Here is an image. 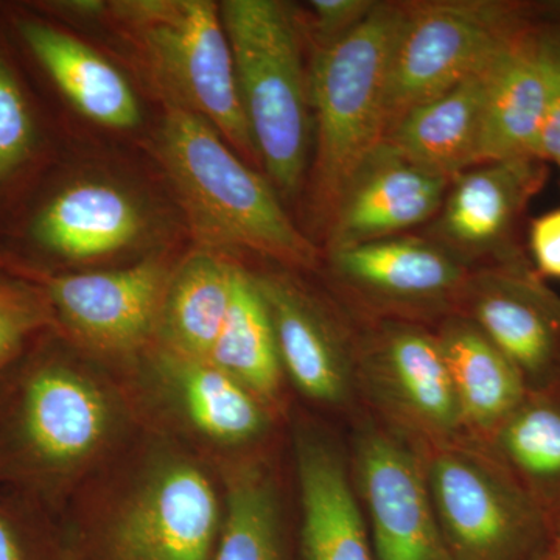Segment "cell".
<instances>
[{"label": "cell", "instance_id": "obj_1", "mask_svg": "<svg viewBox=\"0 0 560 560\" xmlns=\"http://www.w3.org/2000/svg\"><path fill=\"white\" fill-rule=\"evenodd\" d=\"M124 419L94 372L57 350L25 349L0 374V488L49 510L110 451Z\"/></svg>", "mask_w": 560, "mask_h": 560}, {"label": "cell", "instance_id": "obj_2", "mask_svg": "<svg viewBox=\"0 0 560 560\" xmlns=\"http://www.w3.org/2000/svg\"><path fill=\"white\" fill-rule=\"evenodd\" d=\"M156 145L191 228L210 249L249 250L298 270L319 264L318 246L290 219L270 180L208 120L167 103Z\"/></svg>", "mask_w": 560, "mask_h": 560}, {"label": "cell", "instance_id": "obj_3", "mask_svg": "<svg viewBox=\"0 0 560 560\" xmlns=\"http://www.w3.org/2000/svg\"><path fill=\"white\" fill-rule=\"evenodd\" d=\"M405 10L407 3L377 2L353 31L313 51L311 210L324 231L346 184L385 139L390 54Z\"/></svg>", "mask_w": 560, "mask_h": 560}, {"label": "cell", "instance_id": "obj_4", "mask_svg": "<svg viewBox=\"0 0 560 560\" xmlns=\"http://www.w3.org/2000/svg\"><path fill=\"white\" fill-rule=\"evenodd\" d=\"M220 13L260 165L279 197L290 200L304 184L311 153V80L301 22L278 0H224Z\"/></svg>", "mask_w": 560, "mask_h": 560}, {"label": "cell", "instance_id": "obj_5", "mask_svg": "<svg viewBox=\"0 0 560 560\" xmlns=\"http://www.w3.org/2000/svg\"><path fill=\"white\" fill-rule=\"evenodd\" d=\"M127 25L168 105L208 120L238 156L260 165L243 114L220 3L209 0H125L110 3Z\"/></svg>", "mask_w": 560, "mask_h": 560}, {"label": "cell", "instance_id": "obj_6", "mask_svg": "<svg viewBox=\"0 0 560 560\" xmlns=\"http://www.w3.org/2000/svg\"><path fill=\"white\" fill-rule=\"evenodd\" d=\"M537 20L525 3L438 0L407 3L390 54L385 136L423 103L486 68Z\"/></svg>", "mask_w": 560, "mask_h": 560}, {"label": "cell", "instance_id": "obj_7", "mask_svg": "<svg viewBox=\"0 0 560 560\" xmlns=\"http://www.w3.org/2000/svg\"><path fill=\"white\" fill-rule=\"evenodd\" d=\"M452 560H539L550 523L499 460L441 448L425 469Z\"/></svg>", "mask_w": 560, "mask_h": 560}, {"label": "cell", "instance_id": "obj_8", "mask_svg": "<svg viewBox=\"0 0 560 560\" xmlns=\"http://www.w3.org/2000/svg\"><path fill=\"white\" fill-rule=\"evenodd\" d=\"M221 510L197 460L165 452L139 471L103 526V560H213Z\"/></svg>", "mask_w": 560, "mask_h": 560}, {"label": "cell", "instance_id": "obj_9", "mask_svg": "<svg viewBox=\"0 0 560 560\" xmlns=\"http://www.w3.org/2000/svg\"><path fill=\"white\" fill-rule=\"evenodd\" d=\"M331 278L372 312L404 318L455 315L471 267L427 235H396L327 250Z\"/></svg>", "mask_w": 560, "mask_h": 560}, {"label": "cell", "instance_id": "obj_10", "mask_svg": "<svg viewBox=\"0 0 560 560\" xmlns=\"http://www.w3.org/2000/svg\"><path fill=\"white\" fill-rule=\"evenodd\" d=\"M460 308L517 368L530 393L559 385L560 296L526 256L471 271Z\"/></svg>", "mask_w": 560, "mask_h": 560}, {"label": "cell", "instance_id": "obj_11", "mask_svg": "<svg viewBox=\"0 0 560 560\" xmlns=\"http://www.w3.org/2000/svg\"><path fill=\"white\" fill-rule=\"evenodd\" d=\"M357 372L390 418L431 441L466 425L436 335L408 320L383 323L361 346Z\"/></svg>", "mask_w": 560, "mask_h": 560}, {"label": "cell", "instance_id": "obj_12", "mask_svg": "<svg viewBox=\"0 0 560 560\" xmlns=\"http://www.w3.org/2000/svg\"><path fill=\"white\" fill-rule=\"evenodd\" d=\"M172 270L147 259L124 270L44 275L57 323L88 348L105 355H131L156 335L162 298Z\"/></svg>", "mask_w": 560, "mask_h": 560}, {"label": "cell", "instance_id": "obj_13", "mask_svg": "<svg viewBox=\"0 0 560 560\" xmlns=\"http://www.w3.org/2000/svg\"><path fill=\"white\" fill-rule=\"evenodd\" d=\"M548 173L539 158L486 162L460 173L452 179L427 237L470 267L478 260L503 264L525 256L515 231Z\"/></svg>", "mask_w": 560, "mask_h": 560}, {"label": "cell", "instance_id": "obj_14", "mask_svg": "<svg viewBox=\"0 0 560 560\" xmlns=\"http://www.w3.org/2000/svg\"><path fill=\"white\" fill-rule=\"evenodd\" d=\"M355 469L377 560H452L425 469L407 445L383 431H363Z\"/></svg>", "mask_w": 560, "mask_h": 560}, {"label": "cell", "instance_id": "obj_15", "mask_svg": "<svg viewBox=\"0 0 560 560\" xmlns=\"http://www.w3.org/2000/svg\"><path fill=\"white\" fill-rule=\"evenodd\" d=\"M451 183L383 139L346 184L326 230V249L396 237L433 220Z\"/></svg>", "mask_w": 560, "mask_h": 560}, {"label": "cell", "instance_id": "obj_16", "mask_svg": "<svg viewBox=\"0 0 560 560\" xmlns=\"http://www.w3.org/2000/svg\"><path fill=\"white\" fill-rule=\"evenodd\" d=\"M268 313L282 370L308 399L338 405L348 399L357 355L340 324L287 275H253Z\"/></svg>", "mask_w": 560, "mask_h": 560}, {"label": "cell", "instance_id": "obj_17", "mask_svg": "<svg viewBox=\"0 0 560 560\" xmlns=\"http://www.w3.org/2000/svg\"><path fill=\"white\" fill-rule=\"evenodd\" d=\"M300 481L304 560H374L348 467L337 445L319 431L300 429L294 440Z\"/></svg>", "mask_w": 560, "mask_h": 560}, {"label": "cell", "instance_id": "obj_18", "mask_svg": "<svg viewBox=\"0 0 560 560\" xmlns=\"http://www.w3.org/2000/svg\"><path fill=\"white\" fill-rule=\"evenodd\" d=\"M541 31L544 21L537 18L493 61L486 94L482 164L541 160V124L548 97Z\"/></svg>", "mask_w": 560, "mask_h": 560}, {"label": "cell", "instance_id": "obj_19", "mask_svg": "<svg viewBox=\"0 0 560 560\" xmlns=\"http://www.w3.org/2000/svg\"><path fill=\"white\" fill-rule=\"evenodd\" d=\"M154 366L176 415L210 444L242 447L267 430L264 401L209 360L160 348Z\"/></svg>", "mask_w": 560, "mask_h": 560}, {"label": "cell", "instance_id": "obj_20", "mask_svg": "<svg viewBox=\"0 0 560 560\" xmlns=\"http://www.w3.org/2000/svg\"><path fill=\"white\" fill-rule=\"evenodd\" d=\"M497 57L458 86L410 110L385 140L415 164L451 180L481 165L486 94Z\"/></svg>", "mask_w": 560, "mask_h": 560}, {"label": "cell", "instance_id": "obj_21", "mask_svg": "<svg viewBox=\"0 0 560 560\" xmlns=\"http://www.w3.org/2000/svg\"><path fill=\"white\" fill-rule=\"evenodd\" d=\"M142 231V212L130 195L102 180L66 187L40 210L32 228L40 248L72 261L119 253Z\"/></svg>", "mask_w": 560, "mask_h": 560}, {"label": "cell", "instance_id": "obj_22", "mask_svg": "<svg viewBox=\"0 0 560 560\" xmlns=\"http://www.w3.org/2000/svg\"><path fill=\"white\" fill-rule=\"evenodd\" d=\"M21 35L58 90L86 119L114 130L139 125L140 106L131 84L103 55L43 22H22Z\"/></svg>", "mask_w": 560, "mask_h": 560}, {"label": "cell", "instance_id": "obj_23", "mask_svg": "<svg viewBox=\"0 0 560 560\" xmlns=\"http://www.w3.org/2000/svg\"><path fill=\"white\" fill-rule=\"evenodd\" d=\"M436 337L464 422L493 434L529 394L521 372L463 313L447 316Z\"/></svg>", "mask_w": 560, "mask_h": 560}, {"label": "cell", "instance_id": "obj_24", "mask_svg": "<svg viewBox=\"0 0 560 560\" xmlns=\"http://www.w3.org/2000/svg\"><path fill=\"white\" fill-rule=\"evenodd\" d=\"M235 267L215 249L205 248L172 270L156 326L162 349L209 359L230 308Z\"/></svg>", "mask_w": 560, "mask_h": 560}, {"label": "cell", "instance_id": "obj_25", "mask_svg": "<svg viewBox=\"0 0 560 560\" xmlns=\"http://www.w3.org/2000/svg\"><path fill=\"white\" fill-rule=\"evenodd\" d=\"M499 463L547 515L560 514V388L537 390L493 431Z\"/></svg>", "mask_w": 560, "mask_h": 560}, {"label": "cell", "instance_id": "obj_26", "mask_svg": "<svg viewBox=\"0 0 560 560\" xmlns=\"http://www.w3.org/2000/svg\"><path fill=\"white\" fill-rule=\"evenodd\" d=\"M208 360L261 401L278 397L282 364L270 313L254 276L241 265L235 267L230 308Z\"/></svg>", "mask_w": 560, "mask_h": 560}, {"label": "cell", "instance_id": "obj_27", "mask_svg": "<svg viewBox=\"0 0 560 560\" xmlns=\"http://www.w3.org/2000/svg\"><path fill=\"white\" fill-rule=\"evenodd\" d=\"M213 560H283L279 497L260 467L241 466L228 474Z\"/></svg>", "mask_w": 560, "mask_h": 560}, {"label": "cell", "instance_id": "obj_28", "mask_svg": "<svg viewBox=\"0 0 560 560\" xmlns=\"http://www.w3.org/2000/svg\"><path fill=\"white\" fill-rule=\"evenodd\" d=\"M57 326L49 300L38 283L0 276V374L38 335Z\"/></svg>", "mask_w": 560, "mask_h": 560}, {"label": "cell", "instance_id": "obj_29", "mask_svg": "<svg viewBox=\"0 0 560 560\" xmlns=\"http://www.w3.org/2000/svg\"><path fill=\"white\" fill-rule=\"evenodd\" d=\"M47 508L0 488V560H60Z\"/></svg>", "mask_w": 560, "mask_h": 560}, {"label": "cell", "instance_id": "obj_30", "mask_svg": "<svg viewBox=\"0 0 560 560\" xmlns=\"http://www.w3.org/2000/svg\"><path fill=\"white\" fill-rule=\"evenodd\" d=\"M35 136L28 103L9 65L0 57V179L27 160Z\"/></svg>", "mask_w": 560, "mask_h": 560}, {"label": "cell", "instance_id": "obj_31", "mask_svg": "<svg viewBox=\"0 0 560 560\" xmlns=\"http://www.w3.org/2000/svg\"><path fill=\"white\" fill-rule=\"evenodd\" d=\"M545 69H547L548 97L541 124L540 154L560 172V33L550 21H544L541 31Z\"/></svg>", "mask_w": 560, "mask_h": 560}, {"label": "cell", "instance_id": "obj_32", "mask_svg": "<svg viewBox=\"0 0 560 560\" xmlns=\"http://www.w3.org/2000/svg\"><path fill=\"white\" fill-rule=\"evenodd\" d=\"M372 0H313V36L315 47L326 46L353 31L371 13Z\"/></svg>", "mask_w": 560, "mask_h": 560}, {"label": "cell", "instance_id": "obj_33", "mask_svg": "<svg viewBox=\"0 0 560 560\" xmlns=\"http://www.w3.org/2000/svg\"><path fill=\"white\" fill-rule=\"evenodd\" d=\"M529 250L541 279L560 280V209L537 217L529 224Z\"/></svg>", "mask_w": 560, "mask_h": 560}, {"label": "cell", "instance_id": "obj_34", "mask_svg": "<svg viewBox=\"0 0 560 560\" xmlns=\"http://www.w3.org/2000/svg\"><path fill=\"white\" fill-rule=\"evenodd\" d=\"M550 551L560 558V514L550 521Z\"/></svg>", "mask_w": 560, "mask_h": 560}, {"label": "cell", "instance_id": "obj_35", "mask_svg": "<svg viewBox=\"0 0 560 560\" xmlns=\"http://www.w3.org/2000/svg\"><path fill=\"white\" fill-rule=\"evenodd\" d=\"M550 22L552 25H555L556 28H558V31L560 33V3H559V5L551 7Z\"/></svg>", "mask_w": 560, "mask_h": 560}, {"label": "cell", "instance_id": "obj_36", "mask_svg": "<svg viewBox=\"0 0 560 560\" xmlns=\"http://www.w3.org/2000/svg\"><path fill=\"white\" fill-rule=\"evenodd\" d=\"M60 560H79V558H77L75 552L70 551V550H65V551H62V556H61Z\"/></svg>", "mask_w": 560, "mask_h": 560}, {"label": "cell", "instance_id": "obj_37", "mask_svg": "<svg viewBox=\"0 0 560 560\" xmlns=\"http://www.w3.org/2000/svg\"><path fill=\"white\" fill-rule=\"evenodd\" d=\"M539 560H560V558L559 556H556L555 552L550 551V548H548V551L545 552Z\"/></svg>", "mask_w": 560, "mask_h": 560}, {"label": "cell", "instance_id": "obj_38", "mask_svg": "<svg viewBox=\"0 0 560 560\" xmlns=\"http://www.w3.org/2000/svg\"><path fill=\"white\" fill-rule=\"evenodd\" d=\"M558 386H559V388H560V378H559V385H558Z\"/></svg>", "mask_w": 560, "mask_h": 560}]
</instances>
